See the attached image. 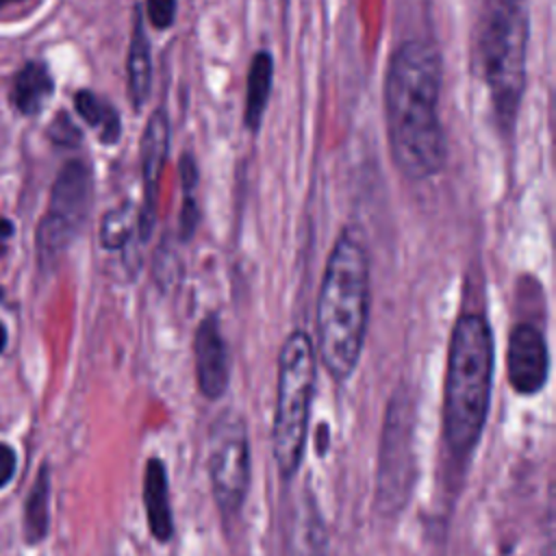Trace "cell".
<instances>
[{"label": "cell", "mask_w": 556, "mask_h": 556, "mask_svg": "<svg viewBox=\"0 0 556 556\" xmlns=\"http://www.w3.org/2000/svg\"><path fill=\"white\" fill-rule=\"evenodd\" d=\"M141 500H143L150 536L156 543L167 545L174 536V510H172V497H169L167 465L161 456H150L146 460Z\"/></svg>", "instance_id": "cell-13"}, {"label": "cell", "mask_w": 556, "mask_h": 556, "mask_svg": "<svg viewBox=\"0 0 556 556\" xmlns=\"http://www.w3.org/2000/svg\"><path fill=\"white\" fill-rule=\"evenodd\" d=\"M417 478L415 400L408 387H397L387 402L376 467V510L397 517L410 502Z\"/></svg>", "instance_id": "cell-6"}, {"label": "cell", "mask_w": 556, "mask_h": 556, "mask_svg": "<svg viewBox=\"0 0 556 556\" xmlns=\"http://www.w3.org/2000/svg\"><path fill=\"white\" fill-rule=\"evenodd\" d=\"M206 471L213 500L224 519H235L248 497L252 482L250 434L241 413L222 410L208 426Z\"/></svg>", "instance_id": "cell-7"}, {"label": "cell", "mask_w": 556, "mask_h": 556, "mask_svg": "<svg viewBox=\"0 0 556 556\" xmlns=\"http://www.w3.org/2000/svg\"><path fill=\"white\" fill-rule=\"evenodd\" d=\"M4 345H7V330H4V326L0 324V352L4 350Z\"/></svg>", "instance_id": "cell-25"}, {"label": "cell", "mask_w": 556, "mask_h": 556, "mask_svg": "<svg viewBox=\"0 0 556 556\" xmlns=\"http://www.w3.org/2000/svg\"><path fill=\"white\" fill-rule=\"evenodd\" d=\"M152 89V54H150V39L143 28V20L137 13L132 24V37L128 48V96L132 102V109L139 111Z\"/></svg>", "instance_id": "cell-14"}, {"label": "cell", "mask_w": 556, "mask_h": 556, "mask_svg": "<svg viewBox=\"0 0 556 556\" xmlns=\"http://www.w3.org/2000/svg\"><path fill=\"white\" fill-rule=\"evenodd\" d=\"M54 83L46 65L41 63H26L13 80V104L24 115H35L41 111V106L52 96Z\"/></svg>", "instance_id": "cell-16"}, {"label": "cell", "mask_w": 556, "mask_h": 556, "mask_svg": "<svg viewBox=\"0 0 556 556\" xmlns=\"http://www.w3.org/2000/svg\"><path fill=\"white\" fill-rule=\"evenodd\" d=\"M317 361L306 330H293L278 352L276 406L271 421V452L278 476L295 478L308 441Z\"/></svg>", "instance_id": "cell-5"}, {"label": "cell", "mask_w": 556, "mask_h": 556, "mask_svg": "<svg viewBox=\"0 0 556 556\" xmlns=\"http://www.w3.org/2000/svg\"><path fill=\"white\" fill-rule=\"evenodd\" d=\"M326 445H328V432H326V426H319V437H317V450H319V454L326 452Z\"/></svg>", "instance_id": "cell-23"}, {"label": "cell", "mask_w": 556, "mask_h": 556, "mask_svg": "<svg viewBox=\"0 0 556 556\" xmlns=\"http://www.w3.org/2000/svg\"><path fill=\"white\" fill-rule=\"evenodd\" d=\"M495 367V343L480 313L456 319L443 384V441L450 456L467 463L482 439Z\"/></svg>", "instance_id": "cell-3"}, {"label": "cell", "mask_w": 556, "mask_h": 556, "mask_svg": "<svg viewBox=\"0 0 556 556\" xmlns=\"http://www.w3.org/2000/svg\"><path fill=\"white\" fill-rule=\"evenodd\" d=\"M169 150V117L165 109H156L141 135V176H143V200L137 206V235L141 241L150 239L156 222V193L161 176L165 169V159Z\"/></svg>", "instance_id": "cell-10"}, {"label": "cell", "mask_w": 556, "mask_h": 556, "mask_svg": "<svg viewBox=\"0 0 556 556\" xmlns=\"http://www.w3.org/2000/svg\"><path fill=\"white\" fill-rule=\"evenodd\" d=\"M137 217H139V208L132 202H124L111 208L100 224L102 248L115 252L128 245L130 237L137 232Z\"/></svg>", "instance_id": "cell-19"}, {"label": "cell", "mask_w": 556, "mask_h": 556, "mask_svg": "<svg viewBox=\"0 0 556 556\" xmlns=\"http://www.w3.org/2000/svg\"><path fill=\"white\" fill-rule=\"evenodd\" d=\"M369 321V254L358 228L348 226L328 256L317 295V350L321 365L345 382L363 354Z\"/></svg>", "instance_id": "cell-2"}, {"label": "cell", "mask_w": 556, "mask_h": 556, "mask_svg": "<svg viewBox=\"0 0 556 556\" xmlns=\"http://www.w3.org/2000/svg\"><path fill=\"white\" fill-rule=\"evenodd\" d=\"M530 15L528 0H486L476 33V67L495 117L510 130L526 89Z\"/></svg>", "instance_id": "cell-4"}, {"label": "cell", "mask_w": 556, "mask_h": 556, "mask_svg": "<svg viewBox=\"0 0 556 556\" xmlns=\"http://www.w3.org/2000/svg\"><path fill=\"white\" fill-rule=\"evenodd\" d=\"M176 2L178 0H146L150 24L159 30H167L176 20Z\"/></svg>", "instance_id": "cell-20"}, {"label": "cell", "mask_w": 556, "mask_h": 556, "mask_svg": "<svg viewBox=\"0 0 556 556\" xmlns=\"http://www.w3.org/2000/svg\"><path fill=\"white\" fill-rule=\"evenodd\" d=\"M50 528V471L43 465L24 502V539L37 545L46 539Z\"/></svg>", "instance_id": "cell-17"}, {"label": "cell", "mask_w": 556, "mask_h": 556, "mask_svg": "<svg viewBox=\"0 0 556 556\" xmlns=\"http://www.w3.org/2000/svg\"><path fill=\"white\" fill-rule=\"evenodd\" d=\"M506 374L515 393L532 397L543 391L549 378L547 341L534 324L521 321L508 334Z\"/></svg>", "instance_id": "cell-9"}, {"label": "cell", "mask_w": 556, "mask_h": 556, "mask_svg": "<svg viewBox=\"0 0 556 556\" xmlns=\"http://www.w3.org/2000/svg\"><path fill=\"white\" fill-rule=\"evenodd\" d=\"M274 80V59L267 50H258L252 56L248 80H245V104H243V122L245 126L256 132L263 124V115L269 102Z\"/></svg>", "instance_id": "cell-15"}, {"label": "cell", "mask_w": 556, "mask_h": 556, "mask_svg": "<svg viewBox=\"0 0 556 556\" xmlns=\"http://www.w3.org/2000/svg\"><path fill=\"white\" fill-rule=\"evenodd\" d=\"M13 2H20V0H0V7H4V4H13Z\"/></svg>", "instance_id": "cell-26"}, {"label": "cell", "mask_w": 556, "mask_h": 556, "mask_svg": "<svg viewBox=\"0 0 556 556\" xmlns=\"http://www.w3.org/2000/svg\"><path fill=\"white\" fill-rule=\"evenodd\" d=\"M287 547L289 556H328V528L317 497L308 486H302L293 500Z\"/></svg>", "instance_id": "cell-12"}, {"label": "cell", "mask_w": 556, "mask_h": 556, "mask_svg": "<svg viewBox=\"0 0 556 556\" xmlns=\"http://www.w3.org/2000/svg\"><path fill=\"white\" fill-rule=\"evenodd\" d=\"M15 463V452L7 443H0V489L13 478Z\"/></svg>", "instance_id": "cell-22"}, {"label": "cell", "mask_w": 556, "mask_h": 556, "mask_svg": "<svg viewBox=\"0 0 556 556\" xmlns=\"http://www.w3.org/2000/svg\"><path fill=\"white\" fill-rule=\"evenodd\" d=\"M74 106L78 111V115L98 130V137L102 143L113 146L117 143L119 135H122V122L117 111L113 109L111 102H106L104 98L96 96L93 91L80 89L74 96Z\"/></svg>", "instance_id": "cell-18"}, {"label": "cell", "mask_w": 556, "mask_h": 556, "mask_svg": "<svg viewBox=\"0 0 556 556\" xmlns=\"http://www.w3.org/2000/svg\"><path fill=\"white\" fill-rule=\"evenodd\" d=\"M193 363L198 391L206 400H219L228 391L230 358L228 345L215 315H206L193 334Z\"/></svg>", "instance_id": "cell-11"}, {"label": "cell", "mask_w": 556, "mask_h": 556, "mask_svg": "<svg viewBox=\"0 0 556 556\" xmlns=\"http://www.w3.org/2000/svg\"><path fill=\"white\" fill-rule=\"evenodd\" d=\"M441 78V56L424 41L402 43L387 67L382 98L391 156L410 180L432 178L447 161L439 117Z\"/></svg>", "instance_id": "cell-1"}, {"label": "cell", "mask_w": 556, "mask_h": 556, "mask_svg": "<svg viewBox=\"0 0 556 556\" xmlns=\"http://www.w3.org/2000/svg\"><path fill=\"white\" fill-rule=\"evenodd\" d=\"M48 135L59 146H76L80 141V130L74 126L70 115H65V113H59L54 117V122L48 128Z\"/></svg>", "instance_id": "cell-21"}, {"label": "cell", "mask_w": 556, "mask_h": 556, "mask_svg": "<svg viewBox=\"0 0 556 556\" xmlns=\"http://www.w3.org/2000/svg\"><path fill=\"white\" fill-rule=\"evenodd\" d=\"M9 232H11V226L7 222H0V250H2V243L9 237Z\"/></svg>", "instance_id": "cell-24"}, {"label": "cell", "mask_w": 556, "mask_h": 556, "mask_svg": "<svg viewBox=\"0 0 556 556\" xmlns=\"http://www.w3.org/2000/svg\"><path fill=\"white\" fill-rule=\"evenodd\" d=\"M91 169L83 161H70L52 185L48 211L37 228V254L43 265L59 258L80 232L91 208Z\"/></svg>", "instance_id": "cell-8"}]
</instances>
